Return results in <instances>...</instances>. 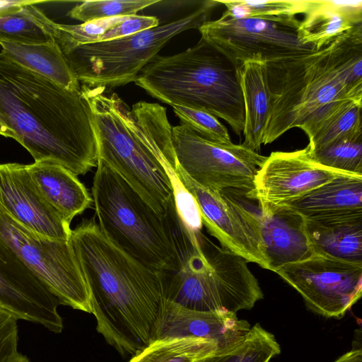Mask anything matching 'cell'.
Listing matches in <instances>:
<instances>
[{"mask_svg":"<svg viewBox=\"0 0 362 362\" xmlns=\"http://www.w3.org/2000/svg\"><path fill=\"white\" fill-rule=\"evenodd\" d=\"M69 243L87 284L97 331L122 356L158 339L165 298L163 273L112 244L94 218L71 230Z\"/></svg>","mask_w":362,"mask_h":362,"instance_id":"1","label":"cell"},{"mask_svg":"<svg viewBox=\"0 0 362 362\" xmlns=\"http://www.w3.org/2000/svg\"><path fill=\"white\" fill-rule=\"evenodd\" d=\"M0 123L35 162L48 160L76 175L97 166L90 105L71 90L0 53Z\"/></svg>","mask_w":362,"mask_h":362,"instance_id":"2","label":"cell"},{"mask_svg":"<svg viewBox=\"0 0 362 362\" xmlns=\"http://www.w3.org/2000/svg\"><path fill=\"white\" fill-rule=\"evenodd\" d=\"M81 90L92 112L98 160L165 217L174 204L168 172L178 166L166 108L146 101L129 107L115 93Z\"/></svg>","mask_w":362,"mask_h":362,"instance_id":"3","label":"cell"},{"mask_svg":"<svg viewBox=\"0 0 362 362\" xmlns=\"http://www.w3.org/2000/svg\"><path fill=\"white\" fill-rule=\"evenodd\" d=\"M96 167L92 196L102 233L151 269L178 270L187 238L175 204L163 217L107 165L98 160Z\"/></svg>","mask_w":362,"mask_h":362,"instance_id":"4","label":"cell"},{"mask_svg":"<svg viewBox=\"0 0 362 362\" xmlns=\"http://www.w3.org/2000/svg\"><path fill=\"white\" fill-rule=\"evenodd\" d=\"M134 83L162 103L204 111L225 120L238 136L243 132L238 68L202 37L180 53L157 54Z\"/></svg>","mask_w":362,"mask_h":362,"instance_id":"5","label":"cell"},{"mask_svg":"<svg viewBox=\"0 0 362 362\" xmlns=\"http://www.w3.org/2000/svg\"><path fill=\"white\" fill-rule=\"evenodd\" d=\"M266 65L272 110L262 144L294 127L308 135L339 103L353 100L331 61L329 45Z\"/></svg>","mask_w":362,"mask_h":362,"instance_id":"6","label":"cell"},{"mask_svg":"<svg viewBox=\"0 0 362 362\" xmlns=\"http://www.w3.org/2000/svg\"><path fill=\"white\" fill-rule=\"evenodd\" d=\"M247 262L199 232L180 268L163 274L165 300L202 312L250 310L264 294Z\"/></svg>","mask_w":362,"mask_h":362,"instance_id":"7","label":"cell"},{"mask_svg":"<svg viewBox=\"0 0 362 362\" xmlns=\"http://www.w3.org/2000/svg\"><path fill=\"white\" fill-rule=\"evenodd\" d=\"M218 1H197L189 11L157 27L112 40L77 46L64 55L82 86L103 92L134 82L143 68L173 37L208 21Z\"/></svg>","mask_w":362,"mask_h":362,"instance_id":"8","label":"cell"},{"mask_svg":"<svg viewBox=\"0 0 362 362\" xmlns=\"http://www.w3.org/2000/svg\"><path fill=\"white\" fill-rule=\"evenodd\" d=\"M0 237L61 305L92 313L89 291L69 240L49 238L24 227L1 204Z\"/></svg>","mask_w":362,"mask_h":362,"instance_id":"9","label":"cell"},{"mask_svg":"<svg viewBox=\"0 0 362 362\" xmlns=\"http://www.w3.org/2000/svg\"><path fill=\"white\" fill-rule=\"evenodd\" d=\"M178 165L195 182L213 190L251 193L257 171L267 156L242 144L208 140L185 124L172 127Z\"/></svg>","mask_w":362,"mask_h":362,"instance_id":"10","label":"cell"},{"mask_svg":"<svg viewBox=\"0 0 362 362\" xmlns=\"http://www.w3.org/2000/svg\"><path fill=\"white\" fill-rule=\"evenodd\" d=\"M296 16L228 18L208 21L199 28L202 38L238 68L250 60L265 62L315 49L298 37Z\"/></svg>","mask_w":362,"mask_h":362,"instance_id":"11","label":"cell"},{"mask_svg":"<svg viewBox=\"0 0 362 362\" xmlns=\"http://www.w3.org/2000/svg\"><path fill=\"white\" fill-rule=\"evenodd\" d=\"M275 272L325 317L341 318L361 297L362 264L313 255Z\"/></svg>","mask_w":362,"mask_h":362,"instance_id":"12","label":"cell"},{"mask_svg":"<svg viewBox=\"0 0 362 362\" xmlns=\"http://www.w3.org/2000/svg\"><path fill=\"white\" fill-rule=\"evenodd\" d=\"M177 175L197 204L203 226L221 247L268 269L260 238L257 213L243 206L224 191L205 188L192 180L178 165Z\"/></svg>","mask_w":362,"mask_h":362,"instance_id":"13","label":"cell"},{"mask_svg":"<svg viewBox=\"0 0 362 362\" xmlns=\"http://www.w3.org/2000/svg\"><path fill=\"white\" fill-rule=\"evenodd\" d=\"M344 173L314 162L307 146L291 152L274 151L267 156L247 194L261 210L284 206ZM348 174V173H347Z\"/></svg>","mask_w":362,"mask_h":362,"instance_id":"14","label":"cell"},{"mask_svg":"<svg viewBox=\"0 0 362 362\" xmlns=\"http://www.w3.org/2000/svg\"><path fill=\"white\" fill-rule=\"evenodd\" d=\"M59 305V299L0 237V308L18 320L41 325L59 334L64 328Z\"/></svg>","mask_w":362,"mask_h":362,"instance_id":"15","label":"cell"},{"mask_svg":"<svg viewBox=\"0 0 362 362\" xmlns=\"http://www.w3.org/2000/svg\"><path fill=\"white\" fill-rule=\"evenodd\" d=\"M0 204L24 227L49 238L69 240L70 224L40 194L26 165L0 164Z\"/></svg>","mask_w":362,"mask_h":362,"instance_id":"16","label":"cell"},{"mask_svg":"<svg viewBox=\"0 0 362 362\" xmlns=\"http://www.w3.org/2000/svg\"><path fill=\"white\" fill-rule=\"evenodd\" d=\"M257 218L268 270L305 260L314 255L304 217L286 206L261 210Z\"/></svg>","mask_w":362,"mask_h":362,"instance_id":"17","label":"cell"},{"mask_svg":"<svg viewBox=\"0 0 362 362\" xmlns=\"http://www.w3.org/2000/svg\"><path fill=\"white\" fill-rule=\"evenodd\" d=\"M250 325L230 312H202L165 300L158 339L192 337L216 343L221 349L242 339Z\"/></svg>","mask_w":362,"mask_h":362,"instance_id":"18","label":"cell"},{"mask_svg":"<svg viewBox=\"0 0 362 362\" xmlns=\"http://www.w3.org/2000/svg\"><path fill=\"white\" fill-rule=\"evenodd\" d=\"M314 255L362 264V209L304 217Z\"/></svg>","mask_w":362,"mask_h":362,"instance_id":"19","label":"cell"},{"mask_svg":"<svg viewBox=\"0 0 362 362\" xmlns=\"http://www.w3.org/2000/svg\"><path fill=\"white\" fill-rule=\"evenodd\" d=\"M26 166L40 194L69 224L90 206L93 199L87 189L66 168L48 160Z\"/></svg>","mask_w":362,"mask_h":362,"instance_id":"20","label":"cell"},{"mask_svg":"<svg viewBox=\"0 0 362 362\" xmlns=\"http://www.w3.org/2000/svg\"><path fill=\"white\" fill-rule=\"evenodd\" d=\"M303 14L298 37L302 44L319 50L362 23V1L308 0Z\"/></svg>","mask_w":362,"mask_h":362,"instance_id":"21","label":"cell"},{"mask_svg":"<svg viewBox=\"0 0 362 362\" xmlns=\"http://www.w3.org/2000/svg\"><path fill=\"white\" fill-rule=\"evenodd\" d=\"M245 107V147L260 149L272 110V95L267 82L266 62L250 60L238 67Z\"/></svg>","mask_w":362,"mask_h":362,"instance_id":"22","label":"cell"},{"mask_svg":"<svg viewBox=\"0 0 362 362\" xmlns=\"http://www.w3.org/2000/svg\"><path fill=\"white\" fill-rule=\"evenodd\" d=\"M284 206L303 217L362 209V175L339 174Z\"/></svg>","mask_w":362,"mask_h":362,"instance_id":"23","label":"cell"},{"mask_svg":"<svg viewBox=\"0 0 362 362\" xmlns=\"http://www.w3.org/2000/svg\"><path fill=\"white\" fill-rule=\"evenodd\" d=\"M40 2L14 1L0 8V41L23 45L54 42V22L35 6Z\"/></svg>","mask_w":362,"mask_h":362,"instance_id":"24","label":"cell"},{"mask_svg":"<svg viewBox=\"0 0 362 362\" xmlns=\"http://www.w3.org/2000/svg\"><path fill=\"white\" fill-rule=\"evenodd\" d=\"M1 52L18 64L71 90L81 86L57 42L23 45L0 41Z\"/></svg>","mask_w":362,"mask_h":362,"instance_id":"25","label":"cell"},{"mask_svg":"<svg viewBox=\"0 0 362 362\" xmlns=\"http://www.w3.org/2000/svg\"><path fill=\"white\" fill-rule=\"evenodd\" d=\"M362 101L346 100L339 103L307 135L311 150L349 139L362 138Z\"/></svg>","mask_w":362,"mask_h":362,"instance_id":"26","label":"cell"},{"mask_svg":"<svg viewBox=\"0 0 362 362\" xmlns=\"http://www.w3.org/2000/svg\"><path fill=\"white\" fill-rule=\"evenodd\" d=\"M329 45L331 61L350 98L362 101V23L340 35Z\"/></svg>","mask_w":362,"mask_h":362,"instance_id":"27","label":"cell"},{"mask_svg":"<svg viewBox=\"0 0 362 362\" xmlns=\"http://www.w3.org/2000/svg\"><path fill=\"white\" fill-rule=\"evenodd\" d=\"M219 350L216 343L200 338L165 337L151 343L129 362H195Z\"/></svg>","mask_w":362,"mask_h":362,"instance_id":"28","label":"cell"},{"mask_svg":"<svg viewBox=\"0 0 362 362\" xmlns=\"http://www.w3.org/2000/svg\"><path fill=\"white\" fill-rule=\"evenodd\" d=\"M280 352L274 334L257 323L237 343L195 362H269Z\"/></svg>","mask_w":362,"mask_h":362,"instance_id":"29","label":"cell"},{"mask_svg":"<svg viewBox=\"0 0 362 362\" xmlns=\"http://www.w3.org/2000/svg\"><path fill=\"white\" fill-rule=\"evenodd\" d=\"M226 8L221 17L228 18L296 16L304 13L308 1L305 0H231L218 1Z\"/></svg>","mask_w":362,"mask_h":362,"instance_id":"30","label":"cell"},{"mask_svg":"<svg viewBox=\"0 0 362 362\" xmlns=\"http://www.w3.org/2000/svg\"><path fill=\"white\" fill-rule=\"evenodd\" d=\"M307 148L316 163L341 173L362 175V138L341 141L315 150Z\"/></svg>","mask_w":362,"mask_h":362,"instance_id":"31","label":"cell"},{"mask_svg":"<svg viewBox=\"0 0 362 362\" xmlns=\"http://www.w3.org/2000/svg\"><path fill=\"white\" fill-rule=\"evenodd\" d=\"M160 2L158 0L83 1L74 6L69 16L83 23L95 20L129 16Z\"/></svg>","mask_w":362,"mask_h":362,"instance_id":"32","label":"cell"},{"mask_svg":"<svg viewBox=\"0 0 362 362\" xmlns=\"http://www.w3.org/2000/svg\"><path fill=\"white\" fill-rule=\"evenodd\" d=\"M127 17L100 19L78 25L59 24L54 22V37L64 53L79 45L98 42L105 33Z\"/></svg>","mask_w":362,"mask_h":362,"instance_id":"33","label":"cell"},{"mask_svg":"<svg viewBox=\"0 0 362 362\" xmlns=\"http://www.w3.org/2000/svg\"><path fill=\"white\" fill-rule=\"evenodd\" d=\"M181 124H185L202 137L222 144H231L226 127L215 116L202 110L173 105Z\"/></svg>","mask_w":362,"mask_h":362,"instance_id":"34","label":"cell"},{"mask_svg":"<svg viewBox=\"0 0 362 362\" xmlns=\"http://www.w3.org/2000/svg\"><path fill=\"white\" fill-rule=\"evenodd\" d=\"M169 177L173 187L175 209L186 230L191 235L202 231L203 224L195 199L184 186L177 172Z\"/></svg>","mask_w":362,"mask_h":362,"instance_id":"35","label":"cell"},{"mask_svg":"<svg viewBox=\"0 0 362 362\" xmlns=\"http://www.w3.org/2000/svg\"><path fill=\"white\" fill-rule=\"evenodd\" d=\"M18 319L0 308V362H6L18 351Z\"/></svg>","mask_w":362,"mask_h":362,"instance_id":"36","label":"cell"},{"mask_svg":"<svg viewBox=\"0 0 362 362\" xmlns=\"http://www.w3.org/2000/svg\"><path fill=\"white\" fill-rule=\"evenodd\" d=\"M158 25H159V21L158 18L155 16L140 15L129 16L105 33L100 37L98 42L124 37L157 27Z\"/></svg>","mask_w":362,"mask_h":362,"instance_id":"37","label":"cell"},{"mask_svg":"<svg viewBox=\"0 0 362 362\" xmlns=\"http://www.w3.org/2000/svg\"><path fill=\"white\" fill-rule=\"evenodd\" d=\"M334 362H362V351L361 349H354L340 356Z\"/></svg>","mask_w":362,"mask_h":362,"instance_id":"38","label":"cell"},{"mask_svg":"<svg viewBox=\"0 0 362 362\" xmlns=\"http://www.w3.org/2000/svg\"><path fill=\"white\" fill-rule=\"evenodd\" d=\"M6 362H30L27 356L18 352Z\"/></svg>","mask_w":362,"mask_h":362,"instance_id":"39","label":"cell"},{"mask_svg":"<svg viewBox=\"0 0 362 362\" xmlns=\"http://www.w3.org/2000/svg\"><path fill=\"white\" fill-rule=\"evenodd\" d=\"M0 134L6 137L13 138L12 133L0 123Z\"/></svg>","mask_w":362,"mask_h":362,"instance_id":"40","label":"cell"}]
</instances>
